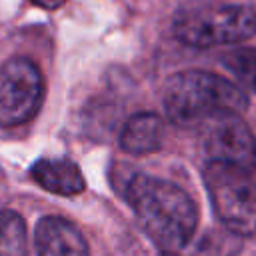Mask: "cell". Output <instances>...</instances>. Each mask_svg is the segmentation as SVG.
<instances>
[{
  "instance_id": "cell-1",
  "label": "cell",
  "mask_w": 256,
  "mask_h": 256,
  "mask_svg": "<svg viewBox=\"0 0 256 256\" xmlns=\"http://www.w3.org/2000/svg\"><path fill=\"white\" fill-rule=\"evenodd\" d=\"M126 200L142 230L164 252H174L186 246L196 232V204L170 180L136 174L126 184Z\"/></svg>"
},
{
  "instance_id": "cell-2",
  "label": "cell",
  "mask_w": 256,
  "mask_h": 256,
  "mask_svg": "<svg viewBox=\"0 0 256 256\" xmlns=\"http://www.w3.org/2000/svg\"><path fill=\"white\" fill-rule=\"evenodd\" d=\"M168 118L182 128H200L224 112L242 114L248 96L234 82L204 70H184L172 76L164 88Z\"/></svg>"
},
{
  "instance_id": "cell-3",
  "label": "cell",
  "mask_w": 256,
  "mask_h": 256,
  "mask_svg": "<svg viewBox=\"0 0 256 256\" xmlns=\"http://www.w3.org/2000/svg\"><path fill=\"white\" fill-rule=\"evenodd\" d=\"M176 38L192 48L238 44L256 34V12L246 4H200L174 18Z\"/></svg>"
},
{
  "instance_id": "cell-4",
  "label": "cell",
  "mask_w": 256,
  "mask_h": 256,
  "mask_svg": "<svg viewBox=\"0 0 256 256\" xmlns=\"http://www.w3.org/2000/svg\"><path fill=\"white\" fill-rule=\"evenodd\" d=\"M204 182L220 222L236 236L256 238V188L246 170L210 160L204 166Z\"/></svg>"
},
{
  "instance_id": "cell-5",
  "label": "cell",
  "mask_w": 256,
  "mask_h": 256,
  "mask_svg": "<svg viewBox=\"0 0 256 256\" xmlns=\"http://www.w3.org/2000/svg\"><path fill=\"white\" fill-rule=\"evenodd\" d=\"M44 98L40 68L24 56H14L0 66V126L14 128L32 120Z\"/></svg>"
},
{
  "instance_id": "cell-6",
  "label": "cell",
  "mask_w": 256,
  "mask_h": 256,
  "mask_svg": "<svg viewBox=\"0 0 256 256\" xmlns=\"http://www.w3.org/2000/svg\"><path fill=\"white\" fill-rule=\"evenodd\" d=\"M204 148L210 160L238 166L246 172L256 168V136L238 112H224L204 122Z\"/></svg>"
},
{
  "instance_id": "cell-7",
  "label": "cell",
  "mask_w": 256,
  "mask_h": 256,
  "mask_svg": "<svg viewBox=\"0 0 256 256\" xmlns=\"http://www.w3.org/2000/svg\"><path fill=\"white\" fill-rule=\"evenodd\" d=\"M36 256H88L82 232L62 216H44L34 228Z\"/></svg>"
},
{
  "instance_id": "cell-8",
  "label": "cell",
  "mask_w": 256,
  "mask_h": 256,
  "mask_svg": "<svg viewBox=\"0 0 256 256\" xmlns=\"http://www.w3.org/2000/svg\"><path fill=\"white\" fill-rule=\"evenodd\" d=\"M32 180L58 196H76L84 190V176L70 158H40L30 168Z\"/></svg>"
},
{
  "instance_id": "cell-9",
  "label": "cell",
  "mask_w": 256,
  "mask_h": 256,
  "mask_svg": "<svg viewBox=\"0 0 256 256\" xmlns=\"http://www.w3.org/2000/svg\"><path fill=\"white\" fill-rule=\"evenodd\" d=\"M164 122L154 112H138L130 116L120 132V146L124 152L142 156L160 150L164 142Z\"/></svg>"
},
{
  "instance_id": "cell-10",
  "label": "cell",
  "mask_w": 256,
  "mask_h": 256,
  "mask_svg": "<svg viewBox=\"0 0 256 256\" xmlns=\"http://www.w3.org/2000/svg\"><path fill=\"white\" fill-rule=\"evenodd\" d=\"M0 256H30L26 222L14 210L0 212Z\"/></svg>"
},
{
  "instance_id": "cell-11",
  "label": "cell",
  "mask_w": 256,
  "mask_h": 256,
  "mask_svg": "<svg viewBox=\"0 0 256 256\" xmlns=\"http://www.w3.org/2000/svg\"><path fill=\"white\" fill-rule=\"evenodd\" d=\"M222 64L252 92H256V48H236L224 54Z\"/></svg>"
},
{
  "instance_id": "cell-12",
  "label": "cell",
  "mask_w": 256,
  "mask_h": 256,
  "mask_svg": "<svg viewBox=\"0 0 256 256\" xmlns=\"http://www.w3.org/2000/svg\"><path fill=\"white\" fill-rule=\"evenodd\" d=\"M30 2H34L36 6H40V8H44V10H56V8H60L66 0H30Z\"/></svg>"
},
{
  "instance_id": "cell-13",
  "label": "cell",
  "mask_w": 256,
  "mask_h": 256,
  "mask_svg": "<svg viewBox=\"0 0 256 256\" xmlns=\"http://www.w3.org/2000/svg\"><path fill=\"white\" fill-rule=\"evenodd\" d=\"M162 256H176V254H174V252H164Z\"/></svg>"
}]
</instances>
